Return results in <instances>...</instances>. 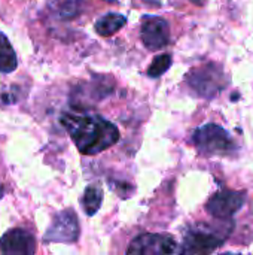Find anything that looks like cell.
Instances as JSON below:
<instances>
[{
  "label": "cell",
  "instance_id": "1",
  "mask_svg": "<svg viewBox=\"0 0 253 255\" xmlns=\"http://www.w3.org/2000/svg\"><path fill=\"white\" fill-rule=\"evenodd\" d=\"M61 124L70 134L78 151L95 155L113 146L119 140V130L110 121L92 114H64Z\"/></svg>",
  "mask_w": 253,
  "mask_h": 255
},
{
  "label": "cell",
  "instance_id": "2",
  "mask_svg": "<svg viewBox=\"0 0 253 255\" xmlns=\"http://www.w3.org/2000/svg\"><path fill=\"white\" fill-rule=\"evenodd\" d=\"M234 229V224L222 227H213L209 224H195L189 227L183 235L180 254H210L216 251L228 239Z\"/></svg>",
  "mask_w": 253,
  "mask_h": 255
},
{
  "label": "cell",
  "instance_id": "3",
  "mask_svg": "<svg viewBox=\"0 0 253 255\" xmlns=\"http://www.w3.org/2000/svg\"><path fill=\"white\" fill-rule=\"evenodd\" d=\"M189 88L203 99H213L228 85V78L224 67L218 63H206L194 67L185 78Z\"/></svg>",
  "mask_w": 253,
  "mask_h": 255
},
{
  "label": "cell",
  "instance_id": "4",
  "mask_svg": "<svg viewBox=\"0 0 253 255\" xmlns=\"http://www.w3.org/2000/svg\"><path fill=\"white\" fill-rule=\"evenodd\" d=\"M192 142L203 155H228L236 151L230 133L218 124H204L192 134Z\"/></svg>",
  "mask_w": 253,
  "mask_h": 255
},
{
  "label": "cell",
  "instance_id": "5",
  "mask_svg": "<svg viewBox=\"0 0 253 255\" xmlns=\"http://www.w3.org/2000/svg\"><path fill=\"white\" fill-rule=\"evenodd\" d=\"M79 221L72 209L58 212L48 232L43 236V242L49 244H75L79 239Z\"/></svg>",
  "mask_w": 253,
  "mask_h": 255
},
{
  "label": "cell",
  "instance_id": "6",
  "mask_svg": "<svg viewBox=\"0 0 253 255\" xmlns=\"http://www.w3.org/2000/svg\"><path fill=\"white\" fill-rule=\"evenodd\" d=\"M174 253H179L176 241L169 235L155 233L137 236L127 250V254L130 255H169Z\"/></svg>",
  "mask_w": 253,
  "mask_h": 255
},
{
  "label": "cell",
  "instance_id": "7",
  "mask_svg": "<svg viewBox=\"0 0 253 255\" xmlns=\"http://www.w3.org/2000/svg\"><path fill=\"white\" fill-rule=\"evenodd\" d=\"M245 205V193L233 191V190H222L216 193L210 200L206 203V211L216 220L228 221L242 209Z\"/></svg>",
  "mask_w": 253,
  "mask_h": 255
},
{
  "label": "cell",
  "instance_id": "8",
  "mask_svg": "<svg viewBox=\"0 0 253 255\" xmlns=\"http://www.w3.org/2000/svg\"><path fill=\"white\" fill-rule=\"evenodd\" d=\"M140 37L143 45L151 51L163 49L170 42V27L169 22L155 15H146L142 19Z\"/></svg>",
  "mask_w": 253,
  "mask_h": 255
},
{
  "label": "cell",
  "instance_id": "9",
  "mask_svg": "<svg viewBox=\"0 0 253 255\" xmlns=\"http://www.w3.org/2000/svg\"><path fill=\"white\" fill-rule=\"evenodd\" d=\"M0 251L6 255H31L36 253V241L27 230L13 229L1 236Z\"/></svg>",
  "mask_w": 253,
  "mask_h": 255
},
{
  "label": "cell",
  "instance_id": "10",
  "mask_svg": "<svg viewBox=\"0 0 253 255\" xmlns=\"http://www.w3.org/2000/svg\"><path fill=\"white\" fill-rule=\"evenodd\" d=\"M127 24V18L122 13H116V12H110L106 13L103 16H100L95 21V31L103 36V37H109L113 36L115 33H118L124 25Z\"/></svg>",
  "mask_w": 253,
  "mask_h": 255
},
{
  "label": "cell",
  "instance_id": "11",
  "mask_svg": "<svg viewBox=\"0 0 253 255\" xmlns=\"http://www.w3.org/2000/svg\"><path fill=\"white\" fill-rule=\"evenodd\" d=\"M18 60L16 54L7 40V37L0 33V73H10L16 69Z\"/></svg>",
  "mask_w": 253,
  "mask_h": 255
},
{
  "label": "cell",
  "instance_id": "12",
  "mask_svg": "<svg viewBox=\"0 0 253 255\" xmlns=\"http://www.w3.org/2000/svg\"><path fill=\"white\" fill-rule=\"evenodd\" d=\"M103 202V191L100 187L89 185L85 188V193L82 196V208L88 217H92L98 212Z\"/></svg>",
  "mask_w": 253,
  "mask_h": 255
},
{
  "label": "cell",
  "instance_id": "13",
  "mask_svg": "<svg viewBox=\"0 0 253 255\" xmlns=\"http://www.w3.org/2000/svg\"><path fill=\"white\" fill-rule=\"evenodd\" d=\"M171 66V55L170 54H161L157 55L152 60V64L148 69V75L151 78H160L161 75H164Z\"/></svg>",
  "mask_w": 253,
  "mask_h": 255
},
{
  "label": "cell",
  "instance_id": "14",
  "mask_svg": "<svg viewBox=\"0 0 253 255\" xmlns=\"http://www.w3.org/2000/svg\"><path fill=\"white\" fill-rule=\"evenodd\" d=\"M3 194H4V188H3V185L0 184V199L3 197Z\"/></svg>",
  "mask_w": 253,
  "mask_h": 255
},
{
  "label": "cell",
  "instance_id": "15",
  "mask_svg": "<svg viewBox=\"0 0 253 255\" xmlns=\"http://www.w3.org/2000/svg\"><path fill=\"white\" fill-rule=\"evenodd\" d=\"M194 3H197V4H203L204 3V0H192Z\"/></svg>",
  "mask_w": 253,
  "mask_h": 255
}]
</instances>
